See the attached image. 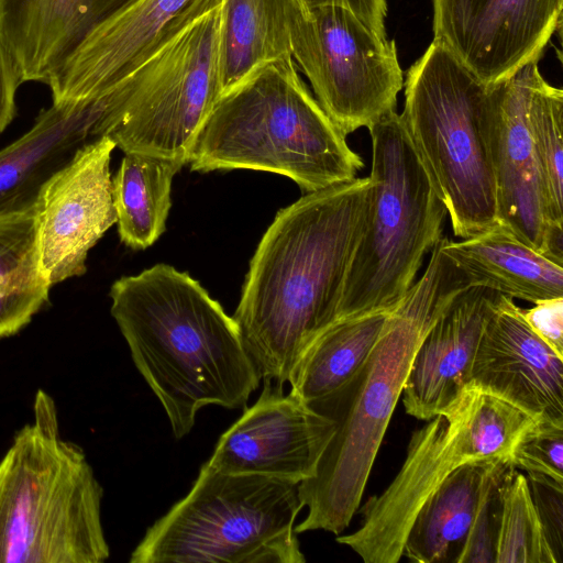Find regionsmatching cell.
I'll return each instance as SVG.
<instances>
[{
  "mask_svg": "<svg viewBox=\"0 0 563 563\" xmlns=\"http://www.w3.org/2000/svg\"><path fill=\"white\" fill-rule=\"evenodd\" d=\"M309 7L325 4L343 5L352 10L365 24L380 36H386V0H301Z\"/></svg>",
  "mask_w": 563,
  "mask_h": 563,
  "instance_id": "34",
  "label": "cell"
},
{
  "mask_svg": "<svg viewBox=\"0 0 563 563\" xmlns=\"http://www.w3.org/2000/svg\"><path fill=\"white\" fill-rule=\"evenodd\" d=\"M183 163L126 153L112 179V195L121 242L145 250L166 230L172 183Z\"/></svg>",
  "mask_w": 563,
  "mask_h": 563,
  "instance_id": "25",
  "label": "cell"
},
{
  "mask_svg": "<svg viewBox=\"0 0 563 563\" xmlns=\"http://www.w3.org/2000/svg\"><path fill=\"white\" fill-rule=\"evenodd\" d=\"M391 311L345 318L330 324L300 358L289 382L290 393L310 402L342 388L368 358Z\"/></svg>",
  "mask_w": 563,
  "mask_h": 563,
  "instance_id": "23",
  "label": "cell"
},
{
  "mask_svg": "<svg viewBox=\"0 0 563 563\" xmlns=\"http://www.w3.org/2000/svg\"><path fill=\"white\" fill-rule=\"evenodd\" d=\"M531 139L542 179L550 225L563 227V91L539 71L528 104Z\"/></svg>",
  "mask_w": 563,
  "mask_h": 563,
  "instance_id": "27",
  "label": "cell"
},
{
  "mask_svg": "<svg viewBox=\"0 0 563 563\" xmlns=\"http://www.w3.org/2000/svg\"><path fill=\"white\" fill-rule=\"evenodd\" d=\"M272 383L264 379L260 398L220 437L208 462L224 473L300 484L314 475L335 426Z\"/></svg>",
  "mask_w": 563,
  "mask_h": 563,
  "instance_id": "15",
  "label": "cell"
},
{
  "mask_svg": "<svg viewBox=\"0 0 563 563\" xmlns=\"http://www.w3.org/2000/svg\"><path fill=\"white\" fill-rule=\"evenodd\" d=\"M433 40L490 86L539 62L563 0H432Z\"/></svg>",
  "mask_w": 563,
  "mask_h": 563,
  "instance_id": "12",
  "label": "cell"
},
{
  "mask_svg": "<svg viewBox=\"0 0 563 563\" xmlns=\"http://www.w3.org/2000/svg\"><path fill=\"white\" fill-rule=\"evenodd\" d=\"M283 8L289 54L345 135L396 111L404 77L394 40L343 5L283 0Z\"/></svg>",
  "mask_w": 563,
  "mask_h": 563,
  "instance_id": "11",
  "label": "cell"
},
{
  "mask_svg": "<svg viewBox=\"0 0 563 563\" xmlns=\"http://www.w3.org/2000/svg\"><path fill=\"white\" fill-rule=\"evenodd\" d=\"M510 466L509 461H501L488 474L457 563H496L501 518V484Z\"/></svg>",
  "mask_w": 563,
  "mask_h": 563,
  "instance_id": "29",
  "label": "cell"
},
{
  "mask_svg": "<svg viewBox=\"0 0 563 563\" xmlns=\"http://www.w3.org/2000/svg\"><path fill=\"white\" fill-rule=\"evenodd\" d=\"M33 412L0 461V563H102V487L43 389Z\"/></svg>",
  "mask_w": 563,
  "mask_h": 563,
  "instance_id": "5",
  "label": "cell"
},
{
  "mask_svg": "<svg viewBox=\"0 0 563 563\" xmlns=\"http://www.w3.org/2000/svg\"><path fill=\"white\" fill-rule=\"evenodd\" d=\"M371 190L368 176L306 192L276 213L261 239L233 319L263 379L289 383L334 322Z\"/></svg>",
  "mask_w": 563,
  "mask_h": 563,
  "instance_id": "1",
  "label": "cell"
},
{
  "mask_svg": "<svg viewBox=\"0 0 563 563\" xmlns=\"http://www.w3.org/2000/svg\"><path fill=\"white\" fill-rule=\"evenodd\" d=\"M514 299L501 295L482 332L468 384L534 419L563 424V357L527 323Z\"/></svg>",
  "mask_w": 563,
  "mask_h": 563,
  "instance_id": "17",
  "label": "cell"
},
{
  "mask_svg": "<svg viewBox=\"0 0 563 563\" xmlns=\"http://www.w3.org/2000/svg\"><path fill=\"white\" fill-rule=\"evenodd\" d=\"M287 55L283 0H223L222 93L263 64Z\"/></svg>",
  "mask_w": 563,
  "mask_h": 563,
  "instance_id": "26",
  "label": "cell"
},
{
  "mask_svg": "<svg viewBox=\"0 0 563 563\" xmlns=\"http://www.w3.org/2000/svg\"><path fill=\"white\" fill-rule=\"evenodd\" d=\"M20 84L18 69L0 40V133L16 113L15 93Z\"/></svg>",
  "mask_w": 563,
  "mask_h": 563,
  "instance_id": "33",
  "label": "cell"
},
{
  "mask_svg": "<svg viewBox=\"0 0 563 563\" xmlns=\"http://www.w3.org/2000/svg\"><path fill=\"white\" fill-rule=\"evenodd\" d=\"M52 285L40 258L35 206L0 214V339L24 328Z\"/></svg>",
  "mask_w": 563,
  "mask_h": 563,
  "instance_id": "24",
  "label": "cell"
},
{
  "mask_svg": "<svg viewBox=\"0 0 563 563\" xmlns=\"http://www.w3.org/2000/svg\"><path fill=\"white\" fill-rule=\"evenodd\" d=\"M441 239L422 276L390 312L372 353L335 393L307 402L334 422L314 475L298 486L308 512L296 533L339 536L356 514L389 421L422 338L450 302L471 287L443 253Z\"/></svg>",
  "mask_w": 563,
  "mask_h": 563,
  "instance_id": "3",
  "label": "cell"
},
{
  "mask_svg": "<svg viewBox=\"0 0 563 563\" xmlns=\"http://www.w3.org/2000/svg\"><path fill=\"white\" fill-rule=\"evenodd\" d=\"M538 63H529L507 80L489 86L485 129L498 221L544 255L551 225L528 121Z\"/></svg>",
  "mask_w": 563,
  "mask_h": 563,
  "instance_id": "16",
  "label": "cell"
},
{
  "mask_svg": "<svg viewBox=\"0 0 563 563\" xmlns=\"http://www.w3.org/2000/svg\"><path fill=\"white\" fill-rule=\"evenodd\" d=\"M122 0H0V40L21 81L47 85L92 27Z\"/></svg>",
  "mask_w": 563,
  "mask_h": 563,
  "instance_id": "20",
  "label": "cell"
},
{
  "mask_svg": "<svg viewBox=\"0 0 563 563\" xmlns=\"http://www.w3.org/2000/svg\"><path fill=\"white\" fill-rule=\"evenodd\" d=\"M496 563H556L534 508L527 476L512 465L501 484Z\"/></svg>",
  "mask_w": 563,
  "mask_h": 563,
  "instance_id": "28",
  "label": "cell"
},
{
  "mask_svg": "<svg viewBox=\"0 0 563 563\" xmlns=\"http://www.w3.org/2000/svg\"><path fill=\"white\" fill-rule=\"evenodd\" d=\"M441 249L472 286L532 303L563 297V265L521 242L499 221L460 242L442 236Z\"/></svg>",
  "mask_w": 563,
  "mask_h": 563,
  "instance_id": "21",
  "label": "cell"
},
{
  "mask_svg": "<svg viewBox=\"0 0 563 563\" xmlns=\"http://www.w3.org/2000/svg\"><path fill=\"white\" fill-rule=\"evenodd\" d=\"M222 1L122 0L51 77L53 102L104 95L188 19Z\"/></svg>",
  "mask_w": 563,
  "mask_h": 563,
  "instance_id": "14",
  "label": "cell"
},
{
  "mask_svg": "<svg viewBox=\"0 0 563 563\" xmlns=\"http://www.w3.org/2000/svg\"><path fill=\"white\" fill-rule=\"evenodd\" d=\"M115 147L109 136L86 145L40 190L38 251L52 286L84 275L88 252L117 223L110 173Z\"/></svg>",
  "mask_w": 563,
  "mask_h": 563,
  "instance_id": "13",
  "label": "cell"
},
{
  "mask_svg": "<svg viewBox=\"0 0 563 563\" xmlns=\"http://www.w3.org/2000/svg\"><path fill=\"white\" fill-rule=\"evenodd\" d=\"M111 314L176 439L206 406L246 408L262 376L239 328L188 273L156 264L110 288Z\"/></svg>",
  "mask_w": 563,
  "mask_h": 563,
  "instance_id": "2",
  "label": "cell"
},
{
  "mask_svg": "<svg viewBox=\"0 0 563 563\" xmlns=\"http://www.w3.org/2000/svg\"><path fill=\"white\" fill-rule=\"evenodd\" d=\"M533 417L484 389L466 385L443 410L416 430L406 459L379 495L360 505L362 522L336 541L365 563H396L410 525L426 499L461 465L504 459Z\"/></svg>",
  "mask_w": 563,
  "mask_h": 563,
  "instance_id": "9",
  "label": "cell"
},
{
  "mask_svg": "<svg viewBox=\"0 0 563 563\" xmlns=\"http://www.w3.org/2000/svg\"><path fill=\"white\" fill-rule=\"evenodd\" d=\"M504 459L467 462L426 499L406 536L402 556L419 563H457L484 483Z\"/></svg>",
  "mask_w": 563,
  "mask_h": 563,
  "instance_id": "22",
  "label": "cell"
},
{
  "mask_svg": "<svg viewBox=\"0 0 563 563\" xmlns=\"http://www.w3.org/2000/svg\"><path fill=\"white\" fill-rule=\"evenodd\" d=\"M191 170L252 169L306 192L354 179L364 167L301 79L290 55L254 69L217 100L189 154Z\"/></svg>",
  "mask_w": 563,
  "mask_h": 563,
  "instance_id": "4",
  "label": "cell"
},
{
  "mask_svg": "<svg viewBox=\"0 0 563 563\" xmlns=\"http://www.w3.org/2000/svg\"><path fill=\"white\" fill-rule=\"evenodd\" d=\"M511 465L563 483V424L536 420L516 441Z\"/></svg>",
  "mask_w": 563,
  "mask_h": 563,
  "instance_id": "30",
  "label": "cell"
},
{
  "mask_svg": "<svg viewBox=\"0 0 563 563\" xmlns=\"http://www.w3.org/2000/svg\"><path fill=\"white\" fill-rule=\"evenodd\" d=\"M501 294L483 286L460 292L422 338L401 393L406 412L429 420L468 385L482 332Z\"/></svg>",
  "mask_w": 563,
  "mask_h": 563,
  "instance_id": "18",
  "label": "cell"
},
{
  "mask_svg": "<svg viewBox=\"0 0 563 563\" xmlns=\"http://www.w3.org/2000/svg\"><path fill=\"white\" fill-rule=\"evenodd\" d=\"M521 312L530 328L563 357V297L539 301Z\"/></svg>",
  "mask_w": 563,
  "mask_h": 563,
  "instance_id": "32",
  "label": "cell"
},
{
  "mask_svg": "<svg viewBox=\"0 0 563 563\" xmlns=\"http://www.w3.org/2000/svg\"><path fill=\"white\" fill-rule=\"evenodd\" d=\"M221 41L222 3L188 19L107 91L108 136L117 147L188 164L222 93Z\"/></svg>",
  "mask_w": 563,
  "mask_h": 563,
  "instance_id": "10",
  "label": "cell"
},
{
  "mask_svg": "<svg viewBox=\"0 0 563 563\" xmlns=\"http://www.w3.org/2000/svg\"><path fill=\"white\" fill-rule=\"evenodd\" d=\"M299 484L230 474L207 461L190 492L152 525L131 563H303Z\"/></svg>",
  "mask_w": 563,
  "mask_h": 563,
  "instance_id": "8",
  "label": "cell"
},
{
  "mask_svg": "<svg viewBox=\"0 0 563 563\" xmlns=\"http://www.w3.org/2000/svg\"><path fill=\"white\" fill-rule=\"evenodd\" d=\"M107 97L64 100L0 151V214L29 209L41 188L86 145L107 136Z\"/></svg>",
  "mask_w": 563,
  "mask_h": 563,
  "instance_id": "19",
  "label": "cell"
},
{
  "mask_svg": "<svg viewBox=\"0 0 563 563\" xmlns=\"http://www.w3.org/2000/svg\"><path fill=\"white\" fill-rule=\"evenodd\" d=\"M488 93L489 86L434 40L406 76L401 119L461 239L498 222L485 129Z\"/></svg>",
  "mask_w": 563,
  "mask_h": 563,
  "instance_id": "7",
  "label": "cell"
},
{
  "mask_svg": "<svg viewBox=\"0 0 563 563\" xmlns=\"http://www.w3.org/2000/svg\"><path fill=\"white\" fill-rule=\"evenodd\" d=\"M528 485L544 537L556 563L563 561V483L528 473Z\"/></svg>",
  "mask_w": 563,
  "mask_h": 563,
  "instance_id": "31",
  "label": "cell"
},
{
  "mask_svg": "<svg viewBox=\"0 0 563 563\" xmlns=\"http://www.w3.org/2000/svg\"><path fill=\"white\" fill-rule=\"evenodd\" d=\"M372 190L335 321L391 311L442 236L446 209L396 111L368 128Z\"/></svg>",
  "mask_w": 563,
  "mask_h": 563,
  "instance_id": "6",
  "label": "cell"
}]
</instances>
